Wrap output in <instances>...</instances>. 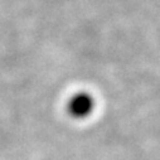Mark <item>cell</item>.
Returning <instances> with one entry per match:
<instances>
[{
	"label": "cell",
	"instance_id": "1",
	"mask_svg": "<svg viewBox=\"0 0 160 160\" xmlns=\"http://www.w3.org/2000/svg\"><path fill=\"white\" fill-rule=\"evenodd\" d=\"M91 108V98L88 96H77L71 102V110L74 115H83L87 113Z\"/></svg>",
	"mask_w": 160,
	"mask_h": 160
}]
</instances>
